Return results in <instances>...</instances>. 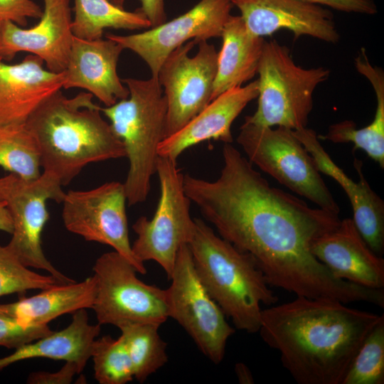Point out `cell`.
<instances>
[{
  "label": "cell",
  "mask_w": 384,
  "mask_h": 384,
  "mask_svg": "<svg viewBox=\"0 0 384 384\" xmlns=\"http://www.w3.org/2000/svg\"><path fill=\"white\" fill-rule=\"evenodd\" d=\"M222 154L216 180L183 176L186 194L219 235L250 255L270 286L299 297L368 302V288L335 277L311 251L315 239L338 225V214L272 187L231 144Z\"/></svg>",
  "instance_id": "1"
},
{
  "label": "cell",
  "mask_w": 384,
  "mask_h": 384,
  "mask_svg": "<svg viewBox=\"0 0 384 384\" xmlns=\"http://www.w3.org/2000/svg\"><path fill=\"white\" fill-rule=\"evenodd\" d=\"M346 304L297 296L262 310L258 332L297 383L341 384L363 340L384 319Z\"/></svg>",
  "instance_id": "2"
},
{
  "label": "cell",
  "mask_w": 384,
  "mask_h": 384,
  "mask_svg": "<svg viewBox=\"0 0 384 384\" xmlns=\"http://www.w3.org/2000/svg\"><path fill=\"white\" fill-rule=\"evenodd\" d=\"M92 97L81 92L68 98L59 90L26 122L38 141L41 168L54 174L62 186L89 164L126 157L122 141Z\"/></svg>",
  "instance_id": "3"
},
{
  "label": "cell",
  "mask_w": 384,
  "mask_h": 384,
  "mask_svg": "<svg viewBox=\"0 0 384 384\" xmlns=\"http://www.w3.org/2000/svg\"><path fill=\"white\" fill-rule=\"evenodd\" d=\"M188 245L201 283L225 315L237 329L258 332L262 305L278 298L254 258L197 218Z\"/></svg>",
  "instance_id": "4"
},
{
  "label": "cell",
  "mask_w": 384,
  "mask_h": 384,
  "mask_svg": "<svg viewBox=\"0 0 384 384\" xmlns=\"http://www.w3.org/2000/svg\"><path fill=\"white\" fill-rule=\"evenodd\" d=\"M128 97L101 107L122 141L129 170L124 186L129 206L146 201L156 174L158 147L166 137L167 103L157 78L122 80Z\"/></svg>",
  "instance_id": "5"
},
{
  "label": "cell",
  "mask_w": 384,
  "mask_h": 384,
  "mask_svg": "<svg viewBox=\"0 0 384 384\" xmlns=\"http://www.w3.org/2000/svg\"><path fill=\"white\" fill-rule=\"evenodd\" d=\"M324 67L304 68L297 65L286 46L265 41L257 74V107L245 122L292 130L306 127L313 109V95L330 75Z\"/></svg>",
  "instance_id": "6"
},
{
  "label": "cell",
  "mask_w": 384,
  "mask_h": 384,
  "mask_svg": "<svg viewBox=\"0 0 384 384\" xmlns=\"http://www.w3.org/2000/svg\"><path fill=\"white\" fill-rule=\"evenodd\" d=\"M237 142L252 164L279 183L319 208L339 213V206L313 158L293 130L258 126L244 121Z\"/></svg>",
  "instance_id": "7"
},
{
  "label": "cell",
  "mask_w": 384,
  "mask_h": 384,
  "mask_svg": "<svg viewBox=\"0 0 384 384\" xmlns=\"http://www.w3.org/2000/svg\"><path fill=\"white\" fill-rule=\"evenodd\" d=\"M156 174L160 188L157 207L151 219L142 216L133 224L137 238L132 249L139 262L158 263L169 279L180 247L191 238L194 219L176 160L159 156Z\"/></svg>",
  "instance_id": "8"
},
{
  "label": "cell",
  "mask_w": 384,
  "mask_h": 384,
  "mask_svg": "<svg viewBox=\"0 0 384 384\" xmlns=\"http://www.w3.org/2000/svg\"><path fill=\"white\" fill-rule=\"evenodd\" d=\"M93 271L97 289L92 309L99 324L161 325L169 319L166 290L141 281L135 267L116 251L100 255Z\"/></svg>",
  "instance_id": "9"
},
{
  "label": "cell",
  "mask_w": 384,
  "mask_h": 384,
  "mask_svg": "<svg viewBox=\"0 0 384 384\" xmlns=\"http://www.w3.org/2000/svg\"><path fill=\"white\" fill-rule=\"evenodd\" d=\"M169 279L166 289L169 318L183 327L209 360L219 364L235 329L201 283L188 244L180 247Z\"/></svg>",
  "instance_id": "10"
},
{
  "label": "cell",
  "mask_w": 384,
  "mask_h": 384,
  "mask_svg": "<svg viewBox=\"0 0 384 384\" xmlns=\"http://www.w3.org/2000/svg\"><path fill=\"white\" fill-rule=\"evenodd\" d=\"M127 202L124 183L118 181L85 191L70 190L61 203L63 221L68 231L85 240L112 247L144 274V264L134 255L129 241Z\"/></svg>",
  "instance_id": "11"
},
{
  "label": "cell",
  "mask_w": 384,
  "mask_h": 384,
  "mask_svg": "<svg viewBox=\"0 0 384 384\" xmlns=\"http://www.w3.org/2000/svg\"><path fill=\"white\" fill-rule=\"evenodd\" d=\"M196 44L191 40L177 47L159 70L157 78L167 103L166 137L181 129L211 101L218 52L213 44L203 41L191 57L189 52Z\"/></svg>",
  "instance_id": "12"
},
{
  "label": "cell",
  "mask_w": 384,
  "mask_h": 384,
  "mask_svg": "<svg viewBox=\"0 0 384 384\" xmlns=\"http://www.w3.org/2000/svg\"><path fill=\"white\" fill-rule=\"evenodd\" d=\"M59 179L43 171L33 181L18 178L6 201L13 220L12 237L8 249L24 266L43 270L59 284L75 282L59 272L46 258L41 245V235L49 220L46 203H61L65 192Z\"/></svg>",
  "instance_id": "13"
},
{
  "label": "cell",
  "mask_w": 384,
  "mask_h": 384,
  "mask_svg": "<svg viewBox=\"0 0 384 384\" xmlns=\"http://www.w3.org/2000/svg\"><path fill=\"white\" fill-rule=\"evenodd\" d=\"M233 6L232 0H200L187 12L146 31L107 33L106 38L137 54L148 65L151 77L157 78L166 58L177 47L191 40L198 44L221 37Z\"/></svg>",
  "instance_id": "14"
},
{
  "label": "cell",
  "mask_w": 384,
  "mask_h": 384,
  "mask_svg": "<svg viewBox=\"0 0 384 384\" xmlns=\"http://www.w3.org/2000/svg\"><path fill=\"white\" fill-rule=\"evenodd\" d=\"M38 23L29 28L2 21L0 28V58L11 59L18 52L39 57L48 70L63 72L68 65L73 34L69 0H43Z\"/></svg>",
  "instance_id": "15"
},
{
  "label": "cell",
  "mask_w": 384,
  "mask_h": 384,
  "mask_svg": "<svg viewBox=\"0 0 384 384\" xmlns=\"http://www.w3.org/2000/svg\"><path fill=\"white\" fill-rule=\"evenodd\" d=\"M232 3L253 36L264 38L287 29L295 39L309 36L329 43L340 39L331 11L321 6L298 0H232Z\"/></svg>",
  "instance_id": "16"
},
{
  "label": "cell",
  "mask_w": 384,
  "mask_h": 384,
  "mask_svg": "<svg viewBox=\"0 0 384 384\" xmlns=\"http://www.w3.org/2000/svg\"><path fill=\"white\" fill-rule=\"evenodd\" d=\"M293 132L313 158L318 171L334 178L346 192L356 228L368 247L381 256L384 250V202L365 178L362 161L354 159L353 166L359 177L355 181L333 161L314 130L304 127Z\"/></svg>",
  "instance_id": "17"
},
{
  "label": "cell",
  "mask_w": 384,
  "mask_h": 384,
  "mask_svg": "<svg viewBox=\"0 0 384 384\" xmlns=\"http://www.w3.org/2000/svg\"><path fill=\"white\" fill-rule=\"evenodd\" d=\"M311 251L335 277L383 289L384 260L368 247L353 219L341 220L336 228L315 239Z\"/></svg>",
  "instance_id": "18"
},
{
  "label": "cell",
  "mask_w": 384,
  "mask_h": 384,
  "mask_svg": "<svg viewBox=\"0 0 384 384\" xmlns=\"http://www.w3.org/2000/svg\"><path fill=\"white\" fill-rule=\"evenodd\" d=\"M124 48L107 38L85 40L73 37L63 88H81L105 107L129 96V90L117 74V63Z\"/></svg>",
  "instance_id": "19"
},
{
  "label": "cell",
  "mask_w": 384,
  "mask_h": 384,
  "mask_svg": "<svg viewBox=\"0 0 384 384\" xmlns=\"http://www.w3.org/2000/svg\"><path fill=\"white\" fill-rule=\"evenodd\" d=\"M30 54L16 64L0 59V125L24 123L50 97L63 88L64 72L43 67Z\"/></svg>",
  "instance_id": "20"
},
{
  "label": "cell",
  "mask_w": 384,
  "mask_h": 384,
  "mask_svg": "<svg viewBox=\"0 0 384 384\" xmlns=\"http://www.w3.org/2000/svg\"><path fill=\"white\" fill-rule=\"evenodd\" d=\"M257 96V80L223 92L181 129L164 138L158 147L159 156L177 160L186 149L210 139L232 144V124Z\"/></svg>",
  "instance_id": "21"
},
{
  "label": "cell",
  "mask_w": 384,
  "mask_h": 384,
  "mask_svg": "<svg viewBox=\"0 0 384 384\" xmlns=\"http://www.w3.org/2000/svg\"><path fill=\"white\" fill-rule=\"evenodd\" d=\"M100 331V324L90 323L85 309L78 310L73 313L72 321L66 328L24 344L0 358V370L23 360L46 358L75 362L82 372Z\"/></svg>",
  "instance_id": "22"
},
{
  "label": "cell",
  "mask_w": 384,
  "mask_h": 384,
  "mask_svg": "<svg viewBox=\"0 0 384 384\" xmlns=\"http://www.w3.org/2000/svg\"><path fill=\"white\" fill-rule=\"evenodd\" d=\"M95 276L80 282L56 284L31 297L0 304V311L25 326L48 325L57 317L82 309H92L96 296Z\"/></svg>",
  "instance_id": "23"
},
{
  "label": "cell",
  "mask_w": 384,
  "mask_h": 384,
  "mask_svg": "<svg viewBox=\"0 0 384 384\" xmlns=\"http://www.w3.org/2000/svg\"><path fill=\"white\" fill-rule=\"evenodd\" d=\"M211 101L223 92L242 86L257 74L265 38L251 34L240 16L231 15L221 35Z\"/></svg>",
  "instance_id": "24"
},
{
  "label": "cell",
  "mask_w": 384,
  "mask_h": 384,
  "mask_svg": "<svg viewBox=\"0 0 384 384\" xmlns=\"http://www.w3.org/2000/svg\"><path fill=\"white\" fill-rule=\"evenodd\" d=\"M357 71L370 82L376 97V110L370 124L357 129L351 120H344L329 126L325 135H317L319 139L334 143L353 144L354 151L363 150L373 161L384 168V72L380 67L373 65L368 60L366 49L355 58Z\"/></svg>",
  "instance_id": "25"
},
{
  "label": "cell",
  "mask_w": 384,
  "mask_h": 384,
  "mask_svg": "<svg viewBox=\"0 0 384 384\" xmlns=\"http://www.w3.org/2000/svg\"><path fill=\"white\" fill-rule=\"evenodd\" d=\"M71 28L75 37L85 40L102 38L105 29L140 30L151 27L138 9L132 12L109 0H74Z\"/></svg>",
  "instance_id": "26"
},
{
  "label": "cell",
  "mask_w": 384,
  "mask_h": 384,
  "mask_svg": "<svg viewBox=\"0 0 384 384\" xmlns=\"http://www.w3.org/2000/svg\"><path fill=\"white\" fill-rule=\"evenodd\" d=\"M160 324L132 323L119 327L132 361L134 378L144 383L168 361L166 343L159 334Z\"/></svg>",
  "instance_id": "27"
},
{
  "label": "cell",
  "mask_w": 384,
  "mask_h": 384,
  "mask_svg": "<svg viewBox=\"0 0 384 384\" xmlns=\"http://www.w3.org/2000/svg\"><path fill=\"white\" fill-rule=\"evenodd\" d=\"M0 166L25 181L41 175L39 145L26 122L0 125Z\"/></svg>",
  "instance_id": "28"
},
{
  "label": "cell",
  "mask_w": 384,
  "mask_h": 384,
  "mask_svg": "<svg viewBox=\"0 0 384 384\" xmlns=\"http://www.w3.org/2000/svg\"><path fill=\"white\" fill-rule=\"evenodd\" d=\"M94 376L100 384H125L134 379L131 358L119 336L96 338L92 346Z\"/></svg>",
  "instance_id": "29"
},
{
  "label": "cell",
  "mask_w": 384,
  "mask_h": 384,
  "mask_svg": "<svg viewBox=\"0 0 384 384\" xmlns=\"http://www.w3.org/2000/svg\"><path fill=\"white\" fill-rule=\"evenodd\" d=\"M384 383V319L366 336L341 384Z\"/></svg>",
  "instance_id": "30"
},
{
  "label": "cell",
  "mask_w": 384,
  "mask_h": 384,
  "mask_svg": "<svg viewBox=\"0 0 384 384\" xmlns=\"http://www.w3.org/2000/svg\"><path fill=\"white\" fill-rule=\"evenodd\" d=\"M59 284L50 274L36 273L24 266L8 249L0 244V297L44 289Z\"/></svg>",
  "instance_id": "31"
},
{
  "label": "cell",
  "mask_w": 384,
  "mask_h": 384,
  "mask_svg": "<svg viewBox=\"0 0 384 384\" xmlns=\"http://www.w3.org/2000/svg\"><path fill=\"white\" fill-rule=\"evenodd\" d=\"M53 332L48 325L25 326L0 311V346L16 349Z\"/></svg>",
  "instance_id": "32"
},
{
  "label": "cell",
  "mask_w": 384,
  "mask_h": 384,
  "mask_svg": "<svg viewBox=\"0 0 384 384\" xmlns=\"http://www.w3.org/2000/svg\"><path fill=\"white\" fill-rule=\"evenodd\" d=\"M43 10L32 0H0V21H11L23 27L28 18H40Z\"/></svg>",
  "instance_id": "33"
},
{
  "label": "cell",
  "mask_w": 384,
  "mask_h": 384,
  "mask_svg": "<svg viewBox=\"0 0 384 384\" xmlns=\"http://www.w3.org/2000/svg\"><path fill=\"white\" fill-rule=\"evenodd\" d=\"M304 3L326 6L337 11L374 15L378 12L373 0H298Z\"/></svg>",
  "instance_id": "34"
},
{
  "label": "cell",
  "mask_w": 384,
  "mask_h": 384,
  "mask_svg": "<svg viewBox=\"0 0 384 384\" xmlns=\"http://www.w3.org/2000/svg\"><path fill=\"white\" fill-rule=\"evenodd\" d=\"M81 373L78 366L73 361L65 364L57 372H33L30 374L27 383L30 384H69L75 374Z\"/></svg>",
  "instance_id": "35"
},
{
  "label": "cell",
  "mask_w": 384,
  "mask_h": 384,
  "mask_svg": "<svg viewBox=\"0 0 384 384\" xmlns=\"http://www.w3.org/2000/svg\"><path fill=\"white\" fill-rule=\"evenodd\" d=\"M141 8L138 9L149 20L151 28L158 26L166 21L164 0H139Z\"/></svg>",
  "instance_id": "36"
},
{
  "label": "cell",
  "mask_w": 384,
  "mask_h": 384,
  "mask_svg": "<svg viewBox=\"0 0 384 384\" xmlns=\"http://www.w3.org/2000/svg\"><path fill=\"white\" fill-rule=\"evenodd\" d=\"M13 220L6 201H0V230L11 234Z\"/></svg>",
  "instance_id": "37"
},
{
  "label": "cell",
  "mask_w": 384,
  "mask_h": 384,
  "mask_svg": "<svg viewBox=\"0 0 384 384\" xmlns=\"http://www.w3.org/2000/svg\"><path fill=\"white\" fill-rule=\"evenodd\" d=\"M19 177L11 174L0 178V201H6Z\"/></svg>",
  "instance_id": "38"
},
{
  "label": "cell",
  "mask_w": 384,
  "mask_h": 384,
  "mask_svg": "<svg viewBox=\"0 0 384 384\" xmlns=\"http://www.w3.org/2000/svg\"><path fill=\"white\" fill-rule=\"evenodd\" d=\"M235 372L240 383H254V379L252 373L245 364L242 363H236L235 366Z\"/></svg>",
  "instance_id": "39"
},
{
  "label": "cell",
  "mask_w": 384,
  "mask_h": 384,
  "mask_svg": "<svg viewBox=\"0 0 384 384\" xmlns=\"http://www.w3.org/2000/svg\"><path fill=\"white\" fill-rule=\"evenodd\" d=\"M110 2H112L115 6L124 9V5L126 0H109Z\"/></svg>",
  "instance_id": "40"
},
{
  "label": "cell",
  "mask_w": 384,
  "mask_h": 384,
  "mask_svg": "<svg viewBox=\"0 0 384 384\" xmlns=\"http://www.w3.org/2000/svg\"><path fill=\"white\" fill-rule=\"evenodd\" d=\"M1 22L0 21V28H1ZM0 59H1V58H0Z\"/></svg>",
  "instance_id": "41"
}]
</instances>
